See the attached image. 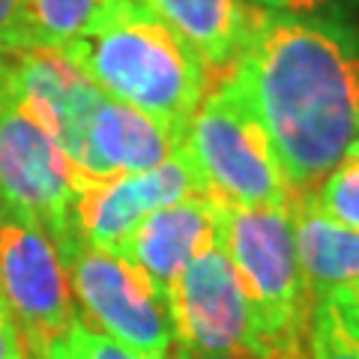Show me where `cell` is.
<instances>
[{
  "instance_id": "6da1fadb",
  "label": "cell",
  "mask_w": 359,
  "mask_h": 359,
  "mask_svg": "<svg viewBox=\"0 0 359 359\" xmlns=\"http://www.w3.org/2000/svg\"><path fill=\"white\" fill-rule=\"evenodd\" d=\"M261 120L294 195L359 147V30L351 18L261 9L222 75Z\"/></svg>"
},
{
  "instance_id": "7a4b0ae2",
  "label": "cell",
  "mask_w": 359,
  "mask_h": 359,
  "mask_svg": "<svg viewBox=\"0 0 359 359\" xmlns=\"http://www.w3.org/2000/svg\"><path fill=\"white\" fill-rule=\"evenodd\" d=\"M105 96L144 111L183 144L216 78L150 0H108L93 27L60 51Z\"/></svg>"
},
{
  "instance_id": "3957f363",
  "label": "cell",
  "mask_w": 359,
  "mask_h": 359,
  "mask_svg": "<svg viewBox=\"0 0 359 359\" xmlns=\"http://www.w3.org/2000/svg\"><path fill=\"white\" fill-rule=\"evenodd\" d=\"M219 243L249 294L261 332L278 359H306L309 297L299 273L290 204L243 207L216 198Z\"/></svg>"
},
{
  "instance_id": "277c9868",
  "label": "cell",
  "mask_w": 359,
  "mask_h": 359,
  "mask_svg": "<svg viewBox=\"0 0 359 359\" xmlns=\"http://www.w3.org/2000/svg\"><path fill=\"white\" fill-rule=\"evenodd\" d=\"M183 147L212 198L243 207H278L294 201L261 120L224 78L210 87L198 105Z\"/></svg>"
},
{
  "instance_id": "5b68a950",
  "label": "cell",
  "mask_w": 359,
  "mask_h": 359,
  "mask_svg": "<svg viewBox=\"0 0 359 359\" xmlns=\"http://www.w3.org/2000/svg\"><path fill=\"white\" fill-rule=\"evenodd\" d=\"M69 276L75 309L90 330L138 353L168 359L174 327L165 299L126 257L78 240L57 245Z\"/></svg>"
},
{
  "instance_id": "8992f818",
  "label": "cell",
  "mask_w": 359,
  "mask_h": 359,
  "mask_svg": "<svg viewBox=\"0 0 359 359\" xmlns=\"http://www.w3.org/2000/svg\"><path fill=\"white\" fill-rule=\"evenodd\" d=\"M0 306L30 359L60 344L78 320L57 243L39 222L9 210H0Z\"/></svg>"
},
{
  "instance_id": "52a82bcc",
  "label": "cell",
  "mask_w": 359,
  "mask_h": 359,
  "mask_svg": "<svg viewBox=\"0 0 359 359\" xmlns=\"http://www.w3.org/2000/svg\"><path fill=\"white\" fill-rule=\"evenodd\" d=\"M75 174L60 144L18 99L0 54V210L39 222L60 245L69 240Z\"/></svg>"
},
{
  "instance_id": "ba28073f",
  "label": "cell",
  "mask_w": 359,
  "mask_h": 359,
  "mask_svg": "<svg viewBox=\"0 0 359 359\" xmlns=\"http://www.w3.org/2000/svg\"><path fill=\"white\" fill-rule=\"evenodd\" d=\"M174 347L195 353H243L278 359L266 344L249 294L224 245L216 240L183 269L168 297Z\"/></svg>"
},
{
  "instance_id": "9c48e42d",
  "label": "cell",
  "mask_w": 359,
  "mask_h": 359,
  "mask_svg": "<svg viewBox=\"0 0 359 359\" xmlns=\"http://www.w3.org/2000/svg\"><path fill=\"white\" fill-rule=\"evenodd\" d=\"M204 195H210L207 183L183 144L150 171L114 177L75 174L69 240L117 252L123 240L135 231V224L153 210Z\"/></svg>"
},
{
  "instance_id": "30bf717a",
  "label": "cell",
  "mask_w": 359,
  "mask_h": 359,
  "mask_svg": "<svg viewBox=\"0 0 359 359\" xmlns=\"http://www.w3.org/2000/svg\"><path fill=\"white\" fill-rule=\"evenodd\" d=\"M9 81L18 99L60 144L66 159L78 165L84 147V129L102 96L78 66L51 48H21L4 54Z\"/></svg>"
},
{
  "instance_id": "8fae6325",
  "label": "cell",
  "mask_w": 359,
  "mask_h": 359,
  "mask_svg": "<svg viewBox=\"0 0 359 359\" xmlns=\"http://www.w3.org/2000/svg\"><path fill=\"white\" fill-rule=\"evenodd\" d=\"M216 240V198L204 195L153 210L135 224V231L123 240L117 255L126 257L147 278L168 306V297L183 269Z\"/></svg>"
},
{
  "instance_id": "7c38bea8",
  "label": "cell",
  "mask_w": 359,
  "mask_h": 359,
  "mask_svg": "<svg viewBox=\"0 0 359 359\" xmlns=\"http://www.w3.org/2000/svg\"><path fill=\"white\" fill-rule=\"evenodd\" d=\"M177 147L180 141L162 123L102 93L87 120L75 171L84 177L138 174L162 165Z\"/></svg>"
},
{
  "instance_id": "4fadbf2b",
  "label": "cell",
  "mask_w": 359,
  "mask_h": 359,
  "mask_svg": "<svg viewBox=\"0 0 359 359\" xmlns=\"http://www.w3.org/2000/svg\"><path fill=\"white\" fill-rule=\"evenodd\" d=\"M150 6L201 54L216 81L240 57L261 13L249 0H150Z\"/></svg>"
},
{
  "instance_id": "5bb4252c",
  "label": "cell",
  "mask_w": 359,
  "mask_h": 359,
  "mask_svg": "<svg viewBox=\"0 0 359 359\" xmlns=\"http://www.w3.org/2000/svg\"><path fill=\"white\" fill-rule=\"evenodd\" d=\"M294 237L309 306L359 276V231L327 219L311 195H294Z\"/></svg>"
},
{
  "instance_id": "9a60e30c",
  "label": "cell",
  "mask_w": 359,
  "mask_h": 359,
  "mask_svg": "<svg viewBox=\"0 0 359 359\" xmlns=\"http://www.w3.org/2000/svg\"><path fill=\"white\" fill-rule=\"evenodd\" d=\"M108 0H30V48L63 51L93 27Z\"/></svg>"
},
{
  "instance_id": "2e32d148",
  "label": "cell",
  "mask_w": 359,
  "mask_h": 359,
  "mask_svg": "<svg viewBox=\"0 0 359 359\" xmlns=\"http://www.w3.org/2000/svg\"><path fill=\"white\" fill-rule=\"evenodd\" d=\"M309 195L327 219L359 231V147L347 153Z\"/></svg>"
},
{
  "instance_id": "e0dca14e",
  "label": "cell",
  "mask_w": 359,
  "mask_h": 359,
  "mask_svg": "<svg viewBox=\"0 0 359 359\" xmlns=\"http://www.w3.org/2000/svg\"><path fill=\"white\" fill-rule=\"evenodd\" d=\"M306 359H359V341L344 330L330 299H318L309 309Z\"/></svg>"
},
{
  "instance_id": "ac0fdd59",
  "label": "cell",
  "mask_w": 359,
  "mask_h": 359,
  "mask_svg": "<svg viewBox=\"0 0 359 359\" xmlns=\"http://www.w3.org/2000/svg\"><path fill=\"white\" fill-rule=\"evenodd\" d=\"M63 341H66V351H69L72 359H159V356L132 351L126 344H117L114 339H108V335L90 330L84 320H75Z\"/></svg>"
},
{
  "instance_id": "d6986e66",
  "label": "cell",
  "mask_w": 359,
  "mask_h": 359,
  "mask_svg": "<svg viewBox=\"0 0 359 359\" xmlns=\"http://www.w3.org/2000/svg\"><path fill=\"white\" fill-rule=\"evenodd\" d=\"M30 48V0H0V54Z\"/></svg>"
},
{
  "instance_id": "ffe728a7",
  "label": "cell",
  "mask_w": 359,
  "mask_h": 359,
  "mask_svg": "<svg viewBox=\"0 0 359 359\" xmlns=\"http://www.w3.org/2000/svg\"><path fill=\"white\" fill-rule=\"evenodd\" d=\"M356 0H264V9L311 18H347Z\"/></svg>"
},
{
  "instance_id": "44dd1931",
  "label": "cell",
  "mask_w": 359,
  "mask_h": 359,
  "mask_svg": "<svg viewBox=\"0 0 359 359\" xmlns=\"http://www.w3.org/2000/svg\"><path fill=\"white\" fill-rule=\"evenodd\" d=\"M320 299H330V306H332L335 314L341 318L344 330L359 341V276L353 278V282H347V285H341V287H335L332 294L320 297Z\"/></svg>"
},
{
  "instance_id": "7402d4cb",
  "label": "cell",
  "mask_w": 359,
  "mask_h": 359,
  "mask_svg": "<svg viewBox=\"0 0 359 359\" xmlns=\"http://www.w3.org/2000/svg\"><path fill=\"white\" fill-rule=\"evenodd\" d=\"M0 359H30L27 347L21 341L13 318L4 311V306H0Z\"/></svg>"
},
{
  "instance_id": "603a6c76",
  "label": "cell",
  "mask_w": 359,
  "mask_h": 359,
  "mask_svg": "<svg viewBox=\"0 0 359 359\" xmlns=\"http://www.w3.org/2000/svg\"><path fill=\"white\" fill-rule=\"evenodd\" d=\"M174 359H252V356H243V353H195V351H186V347H177Z\"/></svg>"
},
{
  "instance_id": "cb8c5ba5",
  "label": "cell",
  "mask_w": 359,
  "mask_h": 359,
  "mask_svg": "<svg viewBox=\"0 0 359 359\" xmlns=\"http://www.w3.org/2000/svg\"><path fill=\"white\" fill-rule=\"evenodd\" d=\"M33 359H72V356H69V351H66V341H60V344L48 347V351H45V353L33 356Z\"/></svg>"
},
{
  "instance_id": "d4e9b609",
  "label": "cell",
  "mask_w": 359,
  "mask_h": 359,
  "mask_svg": "<svg viewBox=\"0 0 359 359\" xmlns=\"http://www.w3.org/2000/svg\"><path fill=\"white\" fill-rule=\"evenodd\" d=\"M249 4H255V6H261V9H264V0H249Z\"/></svg>"
}]
</instances>
